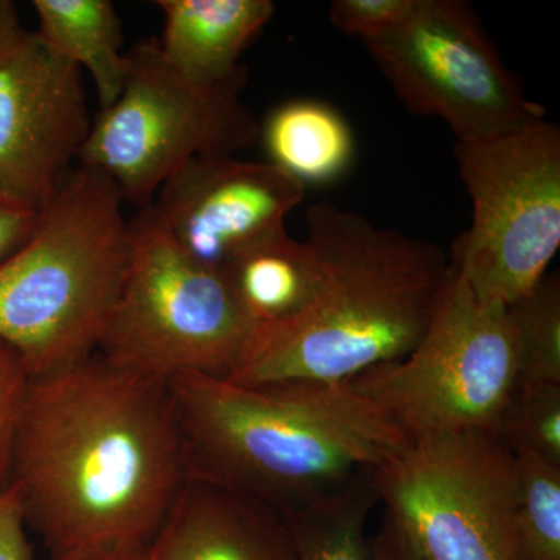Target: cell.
<instances>
[{
    "mask_svg": "<svg viewBox=\"0 0 560 560\" xmlns=\"http://www.w3.org/2000/svg\"><path fill=\"white\" fill-rule=\"evenodd\" d=\"M259 139L268 164L305 189L341 179L355 160L348 120L334 106L311 98L275 106L260 121Z\"/></svg>",
    "mask_w": 560,
    "mask_h": 560,
    "instance_id": "cell-15",
    "label": "cell"
},
{
    "mask_svg": "<svg viewBox=\"0 0 560 560\" xmlns=\"http://www.w3.org/2000/svg\"><path fill=\"white\" fill-rule=\"evenodd\" d=\"M149 560H158L156 558H154L153 555H151V548H150V556H149Z\"/></svg>",
    "mask_w": 560,
    "mask_h": 560,
    "instance_id": "cell-29",
    "label": "cell"
},
{
    "mask_svg": "<svg viewBox=\"0 0 560 560\" xmlns=\"http://www.w3.org/2000/svg\"><path fill=\"white\" fill-rule=\"evenodd\" d=\"M20 11L11 0H0V51L21 32Z\"/></svg>",
    "mask_w": 560,
    "mask_h": 560,
    "instance_id": "cell-28",
    "label": "cell"
},
{
    "mask_svg": "<svg viewBox=\"0 0 560 560\" xmlns=\"http://www.w3.org/2000/svg\"><path fill=\"white\" fill-rule=\"evenodd\" d=\"M353 388L412 442L495 434L517 389L506 305L475 296L451 268L430 327L401 360L357 375Z\"/></svg>",
    "mask_w": 560,
    "mask_h": 560,
    "instance_id": "cell-7",
    "label": "cell"
},
{
    "mask_svg": "<svg viewBox=\"0 0 560 560\" xmlns=\"http://www.w3.org/2000/svg\"><path fill=\"white\" fill-rule=\"evenodd\" d=\"M128 231L127 272L97 353L165 385L183 374L230 378L254 331L230 280L187 256L151 205Z\"/></svg>",
    "mask_w": 560,
    "mask_h": 560,
    "instance_id": "cell-5",
    "label": "cell"
},
{
    "mask_svg": "<svg viewBox=\"0 0 560 560\" xmlns=\"http://www.w3.org/2000/svg\"><path fill=\"white\" fill-rule=\"evenodd\" d=\"M150 548L139 547V545H106V547L66 552L50 560H149Z\"/></svg>",
    "mask_w": 560,
    "mask_h": 560,
    "instance_id": "cell-27",
    "label": "cell"
},
{
    "mask_svg": "<svg viewBox=\"0 0 560 560\" xmlns=\"http://www.w3.org/2000/svg\"><path fill=\"white\" fill-rule=\"evenodd\" d=\"M363 44L407 109L444 120L456 142L545 117L463 0H418L407 20Z\"/></svg>",
    "mask_w": 560,
    "mask_h": 560,
    "instance_id": "cell-10",
    "label": "cell"
},
{
    "mask_svg": "<svg viewBox=\"0 0 560 560\" xmlns=\"http://www.w3.org/2000/svg\"><path fill=\"white\" fill-rule=\"evenodd\" d=\"M187 477L285 512L374 471L410 442L350 382H168Z\"/></svg>",
    "mask_w": 560,
    "mask_h": 560,
    "instance_id": "cell-2",
    "label": "cell"
},
{
    "mask_svg": "<svg viewBox=\"0 0 560 560\" xmlns=\"http://www.w3.org/2000/svg\"><path fill=\"white\" fill-rule=\"evenodd\" d=\"M514 459L517 560H560V466L528 453Z\"/></svg>",
    "mask_w": 560,
    "mask_h": 560,
    "instance_id": "cell-20",
    "label": "cell"
},
{
    "mask_svg": "<svg viewBox=\"0 0 560 560\" xmlns=\"http://www.w3.org/2000/svg\"><path fill=\"white\" fill-rule=\"evenodd\" d=\"M91 125L84 73L21 28L0 51V201L43 212Z\"/></svg>",
    "mask_w": 560,
    "mask_h": 560,
    "instance_id": "cell-11",
    "label": "cell"
},
{
    "mask_svg": "<svg viewBox=\"0 0 560 560\" xmlns=\"http://www.w3.org/2000/svg\"><path fill=\"white\" fill-rule=\"evenodd\" d=\"M495 434L514 455L528 453L560 466V386L515 389Z\"/></svg>",
    "mask_w": 560,
    "mask_h": 560,
    "instance_id": "cell-21",
    "label": "cell"
},
{
    "mask_svg": "<svg viewBox=\"0 0 560 560\" xmlns=\"http://www.w3.org/2000/svg\"><path fill=\"white\" fill-rule=\"evenodd\" d=\"M151 555L158 560H298L282 511L190 477L173 501Z\"/></svg>",
    "mask_w": 560,
    "mask_h": 560,
    "instance_id": "cell-13",
    "label": "cell"
},
{
    "mask_svg": "<svg viewBox=\"0 0 560 560\" xmlns=\"http://www.w3.org/2000/svg\"><path fill=\"white\" fill-rule=\"evenodd\" d=\"M25 526L20 490L11 485L0 493V560H33Z\"/></svg>",
    "mask_w": 560,
    "mask_h": 560,
    "instance_id": "cell-24",
    "label": "cell"
},
{
    "mask_svg": "<svg viewBox=\"0 0 560 560\" xmlns=\"http://www.w3.org/2000/svg\"><path fill=\"white\" fill-rule=\"evenodd\" d=\"M124 205L108 176L77 164L31 237L0 261V340L31 377L97 353L130 257Z\"/></svg>",
    "mask_w": 560,
    "mask_h": 560,
    "instance_id": "cell-4",
    "label": "cell"
},
{
    "mask_svg": "<svg viewBox=\"0 0 560 560\" xmlns=\"http://www.w3.org/2000/svg\"><path fill=\"white\" fill-rule=\"evenodd\" d=\"M371 544L377 560H423L388 515Z\"/></svg>",
    "mask_w": 560,
    "mask_h": 560,
    "instance_id": "cell-26",
    "label": "cell"
},
{
    "mask_svg": "<svg viewBox=\"0 0 560 560\" xmlns=\"http://www.w3.org/2000/svg\"><path fill=\"white\" fill-rule=\"evenodd\" d=\"M223 275L254 329H259L304 311L315 290V256L307 242L280 230L238 250Z\"/></svg>",
    "mask_w": 560,
    "mask_h": 560,
    "instance_id": "cell-16",
    "label": "cell"
},
{
    "mask_svg": "<svg viewBox=\"0 0 560 560\" xmlns=\"http://www.w3.org/2000/svg\"><path fill=\"white\" fill-rule=\"evenodd\" d=\"M39 213L13 208L0 201V261L9 259L22 243L31 237L38 224Z\"/></svg>",
    "mask_w": 560,
    "mask_h": 560,
    "instance_id": "cell-25",
    "label": "cell"
},
{
    "mask_svg": "<svg viewBox=\"0 0 560 560\" xmlns=\"http://www.w3.org/2000/svg\"><path fill=\"white\" fill-rule=\"evenodd\" d=\"M474 205L451 268L480 301L510 305L547 276L560 248V128L536 119L503 135L456 142Z\"/></svg>",
    "mask_w": 560,
    "mask_h": 560,
    "instance_id": "cell-8",
    "label": "cell"
},
{
    "mask_svg": "<svg viewBox=\"0 0 560 560\" xmlns=\"http://www.w3.org/2000/svg\"><path fill=\"white\" fill-rule=\"evenodd\" d=\"M39 36L55 54L88 72L101 109L119 97L127 77L120 20L109 0H35Z\"/></svg>",
    "mask_w": 560,
    "mask_h": 560,
    "instance_id": "cell-17",
    "label": "cell"
},
{
    "mask_svg": "<svg viewBox=\"0 0 560 560\" xmlns=\"http://www.w3.org/2000/svg\"><path fill=\"white\" fill-rule=\"evenodd\" d=\"M186 480L168 385L101 353L32 377L11 485L51 558L106 545L151 547Z\"/></svg>",
    "mask_w": 560,
    "mask_h": 560,
    "instance_id": "cell-1",
    "label": "cell"
},
{
    "mask_svg": "<svg viewBox=\"0 0 560 560\" xmlns=\"http://www.w3.org/2000/svg\"><path fill=\"white\" fill-rule=\"evenodd\" d=\"M164 18L158 39L172 68L187 79L221 83L245 68L243 51L271 21V0H158Z\"/></svg>",
    "mask_w": 560,
    "mask_h": 560,
    "instance_id": "cell-14",
    "label": "cell"
},
{
    "mask_svg": "<svg viewBox=\"0 0 560 560\" xmlns=\"http://www.w3.org/2000/svg\"><path fill=\"white\" fill-rule=\"evenodd\" d=\"M316 283L304 311L254 329L230 381L349 382L407 357L451 275L440 246L330 202L307 210Z\"/></svg>",
    "mask_w": 560,
    "mask_h": 560,
    "instance_id": "cell-3",
    "label": "cell"
},
{
    "mask_svg": "<svg viewBox=\"0 0 560 560\" xmlns=\"http://www.w3.org/2000/svg\"><path fill=\"white\" fill-rule=\"evenodd\" d=\"M377 501L372 471H364L341 488L283 512L298 560H377L364 534Z\"/></svg>",
    "mask_w": 560,
    "mask_h": 560,
    "instance_id": "cell-18",
    "label": "cell"
},
{
    "mask_svg": "<svg viewBox=\"0 0 560 560\" xmlns=\"http://www.w3.org/2000/svg\"><path fill=\"white\" fill-rule=\"evenodd\" d=\"M506 307L517 353V389L560 386L558 272L545 276L528 294Z\"/></svg>",
    "mask_w": 560,
    "mask_h": 560,
    "instance_id": "cell-19",
    "label": "cell"
},
{
    "mask_svg": "<svg viewBox=\"0 0 560 560\" xmlns=\"http://www.w3.org/2000/svg\"><path fill=\"white\" fill-rule=\"evenodd\" d=\"M127 58L124 90L95 114L79 156L108 176L125 202L145 208L187 162L235 156L259 140L260 121L242 101L246 69L221 83L187 79L156 38L139 40Z\"/></svg>",
    "mask_w": 560,
    "mask_h": 560,
    "instance_id": "cell-6",
    "label": "cell"
},
{
    "mask_svg": "<svg viewBox=\"0 0 560 560\" xmlns=\"http://www.w3.org/2000/svg\"><path fill=\"white\" fill-rule=\"evenodd\" d=\"M418 0H334L331 24L361 40L374 38L410 16Z\"/></svg>",
    "mask_w": 560,
    "mask_h": 560,
    "instance_id": "cell-23",
    "label": "cell"
},
{
    "mask_svg": "<svg viewBox=\"0 0 560 560\" xmlns=\"http://www.w3.org/2000/svg\"><path fill=\"white\" fill-rule=\"evenodd\" d=\"M372 477L423 560H517L515 459L497 434L412 442Z\"/></svg>",
    "mask_w": 560,
    "mask_h": 560,
    "instance_id": "cell-9",
    "label": "cell"
},
{
    "mask_svg": "<svg viewBox=\"0 0 560 560\" xmlns=\"http://www.w3.org/2000/svg\"><path fill=\"white\" fill-rule=\"evenodd\" d=\"M305 190L268 162L206 156L165 180L151 206L187 256L223 272L238 250L285 230Z\"/></svg>",
    "mask_w": 560,
    "mask_h": 560,
    "instance_id": "cell-12",
    "label": "cell"
},
{
    "mask_svg": "<svg viewBox=\"0 0 560 560\" xmlns=\"http://www.w3.org/2000/svg\"><path fill=\"white\" fill-rule=\"evenodd\" d=\"M31 381L20 353L0 340V493L11 486L14 442Z\"/></svg>",
    "mask_w": 560,
    "mask_h": 560,
    "instance_id": "cell-22",
    "label": "cell"
}]
</instances>
